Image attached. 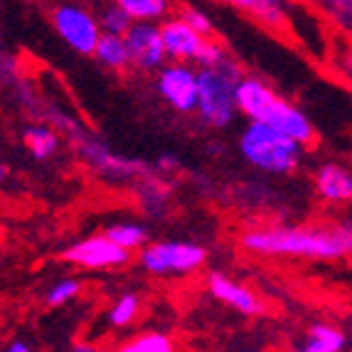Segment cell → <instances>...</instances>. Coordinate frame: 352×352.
I'll list each match as a JSON object with an SVG mask.
<instances>
[{
	"label": "cell",
	"instance_id": "4fadbf2b",
	"mask_svg": "<svg viewBox=\"0 0 352 352\" xmlns=\"http://www.w3.org/2000/svg\"><path fill=\"white\" fill-rule=\"evenodd\" d=\"M342 347H345L342 330L325 323H316L308 328L305 338L291 352H342Z\"/></svg>",
	"mask_w": 352,
	"mask_h": 352
},
{
	"label": "cell",
	"instance_id": "d4e9b609",
	"mask_svg": "<svg viewBox=\"0 0 352 352\" xmlns=\"http://www.w3.org/2000/svg\"><path fill=\"white\" fill-rule=\"evenodd\" d=\"M3 352H35V350H32V345L25 340H12V342H8V347Z\"/></svg>",
	"mask_w": 352,
	"mask_h": 352
},
{
	"label": "cell",
	"instance_id": "ba28073f",
	"mask_svg": "<svg viewBox=\"0 0 352 352\" xmlns=\"http://www.w3.org/2000/svg\"><path fill=\"white\" fill-rule=\"evenodd\" d=\"M62 256L69 261V264L82 266V269H113V266H124L129 261L131 254L124 252L121 247H116L106 234L87 236V239L76 241L67 249Z\"/></svg>",
	"mask_w": 352,
	"mask_h": 352
},
{
	"label": "cell",
	"instance_id": "d6986e66",
	"mask_svg": "<svg viewBox=\"0 0 352 352\" xmlns=\"http://www.w3.org/2000/svg\"><path fill=\"white\" fill-rule=\"evenodd\" d=\"M113 352H175V342L163 333H143Z\"/></svg>",
	"mask_w": 352,
	"mask_h": 352
},
{
	"label": "cell",
	"instance_id": "ac0fdd59",
	"mask_svg": "<svg viewBox=\"0 0 352 352\" xmlns=\"http://www.w3.org/2000/svg\"><path fill=\"white\" fill-rule=\"evenodd\" d=\"M234 6L247 10L249 15H254L261 23L274 25V28L283 25V20H286V12H283L281 3H276V0H236Z\"/></svg>",
	"mask_w": 352,
	"mask_h": 352
},
{
	"label": "cell",
	"instance_id": "e0dca14e",
	"mask_svg": "<svg viewBox=\"0 0 352 352\" xmlns=\"http://www.w3.org/2000/svg\"><path fill=\"white\" fill-rule=\"evenodd\" d=\"M116 3L133 23H155L170 8L165 0H116Z\"/></svg>",
	"mask_w": 352,
	"mask_h": 352
},
{
	"label": "cell",
	"instance_id": "484cf974",
	"mask_svg": "<svg viewBox=\"0 0 352 352\" xmlns=\"http://www.w3.org/2000/svg\"><path fill=\"white\" fill-rule=\"evenodd\" d=\"M69 352H99V347L94 345V342H87V340H79L72 345Z\"/></svg>",
	"mask_w": 352,
	"mask_h": 352
},
{
	"label": "cell",
	"instance_id": "44dd1931",
	"mask_svg": "<svg viewBox=\"0 0 352 352\" xmlns=\"http://www.w3.org/2000/svg\"><path fill=\"white\" fill-rule=\"evenodd\" d=\"M138 308H141V300L135 294H124L116 303L109 308V323L113 328H126L135 320L138 316Z\"/></svg>",
	"mask_w": 352,
	"mask_h": 352
},
{
	"label": "cell",
	"instance_id": "cb8c5ba5",
	"mask_svg": "<svg viewBox=\"0 0 352 352\" xmlns=\"http://www.w3.org/2000/svg\"><path fill=\"white\" fill-rule=\"evenodd\" d=\"M180 18L185 20V23H188L190 28L195 30V32H200L202 37H207L212 32V20H210V15H207V12H202L200 8H185Z\"/></svg>",
	"mask_w": 352,
	"mask_h": 352
},
{
	"label": "cell",
	"instance_id": "52a82bcc",
	"mask_svg": "<svg viewBox=\"0 0 352 352\" xmlns=\"http://www.w3.org/2000/svg\"><path fill=\"white\" fill-rule=\"evenodd\" d=\"M158 91L168 104L180 113L197 111V96H200V69H192L190 65L163 67L158 74Z\"/></svg>",
	"mask_w": 352,
	"mask_h": 352
},
{
	"label": "cell",
	"instance_id": "3957f363",
	"mask_svg": "<svg viewBox=\"0 0 352 352\" xmlns=\"http://www.w3.org/2000/svg\"><path fill=\"white\" fill-rule=\"evenodd\" d=\"M239 151L244 160L256 170L274 173V175L294 173L303 155V146L266 124H249L241 131Z\"/></svg>",
	"mask_w": 352,
	"mask_h": 352
},
{
	"label": "cell",
	"instance_id": "8fae6325",
	"mask_svg": "<svg viewBox=\"0 0 352 352\" xmlns=\"http://www.w3.org/2000/svg\"><path fill=\"white\" fill-rule=\"evenodd\" d=\"M207 283H210V291L214 298L232 305L241 316H261V313H264V303L254 296V291H249V288L241 286V283L232 281V278L224 276V274L214 271V274H210Z\"/></svg>",
	"mask_w": 352,
	"mask_h": 352
},
{
	"label": "cell",
	"instance_id": "9c48e42d",
	"mask_svg": "<svg viewBox=\"0 0 352 352\" xmlns=\"http://www.w3.org/2000/svg\"><path fill=\"white\" fill-rule=\"evenodd\" d=\"M126 42H129L131 59H133L135 67H141V69L148 72L163 69V62L168 59V52H165L160 25L135 23L129 35H126Z\"/></svg>",
	"mask_w": 352,
	"mask_h": 352
},
{
	"label": "cell",
	"instance_id": "2e32d148",
	"mask_svg": "<svg viewBox=\"0 0 352 352\" xmlns=\"http://www.w3.org/2000/svg\"><path fill=\"white\" fill-rule=\"evenodd\" d=\"M23 141L35 158L47 160V158H52L54 151H57L59 135L54 133L52 129H47V126H30V129H25Z\"/></svg>",
	"mask_w": 352,
	"mask_h": 352
},
{
	"label": "cell",
	"instance_id": "5bb4252c",
	"mask_svg": "<svg viewBox=\"0 0 352 352\" xmlns=\"http://www.w3.org/2000/svg\"><path fill=\"white\" fill-rule=\"evenodd\" d=\"M94 57L99 59L104 67H109V69H126L129 65H133L126 37L104 35V37H101V42H99V47H96Z\"/></svg>",
	"mask_w": 352,
	"mask_h": 352
},
{
	"label": "cell",
	"instance_id": "7402d4cb",
	"mask_svg": "<svg viewBox=\"0 0 352 352\" xmlns=\"http://www.w3.org/2000/svg\"><path fill=\"white\" fill-rule=\"evenodd\" d=\"M79 288H82V283L76 281V278H65V281L54 283V286L47 291V305L50 308H59V305H65L67 300H72V298L79 296Z\"/></svg>",
	"mask_w": 352,
	"mask_h": 352
},
{
	"label": "cell",
	"instance_id": "603a6c76",
	"mask_svg": "<svg viewBox=\"0 0 352 352\" xmlns=\"http://www.w3.org/2000/svg\"><path fill=\"white\" fill-rule=\"evenodd\" d=\"M224 62H227V52L219 47L217 42L207 40L205 50H202V54L197 57V62H195V65L200 67V69H219Z\"/></svg>",
	"mask_w": 352,
	"mask_h": 352
},
{
	"label": "cell",
	"instance_id": "7c38bea8",
	"mask_svg": "<svg viewBox=\"0 0 352 352\" xmlns=\"http://www.w3.org/2000/svg\"><path fill=\"white\" fill-rule=\"evenodd\" d=\"M316 188L320 197L328 202L352 200V173L338 163H325L316 173Z\"/></svg>",
	"mask_w": 352,
	"mask_h": 352
},
{
	"label": "cell",
	"instance_id": "9a60e30c",
	"mask_svg": "<svg viewBox=\"0 0 352 352\" xmlns=\"http://www.w3.org/2000/svg\"><path fill=\"white\" fill-rule=\"evenodd\" d=\"M109 239L116 244V247H121L124 252H133V249H146L148 244V232L146 227H141V224L135 222H118V224H111V227L104 232Z\"/></svg>",
	"mask_w": 352,
	"mask_h": 352
},
{
	"label": "cell",
	"instance_id": "5b68a950",
	"mask_svg": "<svg viewBox=\"0 0 352 352\" xmlns=\"http://www.w3.org/2000/svg\"><path fill=\"white\" fill-rule=\"evenodd\" d=\"M207 252L192 241H155L141 252L138 261L153 276H182L205 264Z\"/></svg>",
	"mask_w": 352,
	"mask_h": 352
},
{
	"label": "cell",
	"instance_id": "30bf717a",
	"mask_svg": "<svg viewBox=\"0 0 352 352\" xmlns=\"http://www.w3.org/2000/svg\"><path fill=\"white\" fill-rule=\"evenodd\" d=\"M160 32H163L165 42V52L168 57L180 62V65H188V62H197V57L202 54L207 45V37H202L200 32H195L182 18L165 20L160 25Z\"/></svg>",
	"mask_w": 352,
	"mask_h": 352
},
{
	"label": "cell",
	"instance_id": "7a4b0ae2",
	"mask_svg": "<svg viewBox=\"0 0 352 352\" xmlns=\"http://www.w3.org/2000/svg\"><path fill=\"white\" fill-rule=\"evenodd\" d=\"M236 109L249 118V124H266L281 131L298 146H308L316 138L313 124L308 121L298 106L288 104L274 94V89L266 87L261 79L244 76L236 87Z\"/></svg>",
	"mask_w": 352,
	"mask_h": 352
},
{
	"label": "cell",
	"instance_id": "277c9868",
	"mask_svg": "<svg viewBox=\"0 0 352 352\" xmlns=\"http://www.w3.org/2000/svg\"><path fill=\"white\" fill-rule=\"evenodd\" d=\"M241 76L229 59L219 69H200V96H197V113L212 129H224L232 124L236 109V87Z\"/></svg>",
	"mask_w": 352,
	"mask_h": 352
},
{
	"label": "cell",
	"instance_id": "6da1fadb",
	"mask_svg": "<svg viewBox=\"0 0 352 352\" xmlns=\"http://www.w3.org/2000/svg\"><path fill=\"white\" fill-rule=\"evenodd\" d=\"M244 249L261 256L340 258L352 254V229L347 227H271L241 236Z\"/></svg>",
	"mask_w": 352,
	"mask_h": 352
},
{
	"label": "cell",
	"instance_id": "8992f818",
	"mask_svg": "<svg viewBox=\"0 0 352 352\" xmlns=\"http://www.w3.org/2000/svg\"><path fill=\"white\" fill-rule=\"evenodd\" d=\"M52 28L76 54H94L104 37L99 18L82 6H57L52 10Z\"/></svg>",
	"mask_w": 352,
	"mask_h": 352
},
{
	"label": "cell",
	"instance_id": "ffe728a7",
	"mask_svg": "<svg viewBox=\"0 0 352 352\" xmlns=\"http://www.w3.org/2000/svg\"><path fill=\"white\" fill-rule=\"evenodd\" d=\"M99 23H101V30H104V35H113V37H126L131 32V28L135 25L133 20L118 8V3H113V6H109L101 12Z\"/></svg>",
	"mask_w": 352,
	"mask_h": 352
}]
</instances>
